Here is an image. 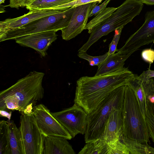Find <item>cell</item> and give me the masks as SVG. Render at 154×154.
<instances>
[{
  "instance_id": "25",
  "label": "cell",
  "mask_w": 154,
  "mask_h": 154,
  "mask_svg": "<svg viewBox=\"0 0 154 154\" xmlns=\"http://www.w3.org/2000/svg\"><path fill=\"white\" fill-rule=\"evenodd\" d=\"M130 154L127 147L119 138L113 143L108 144L107 154Z\"/></svg>"
},
{
  "instance_id": "1",
  "label": "cell",
  "mask_w": 154,
  "mask_h": 154,
  "mask_svg": "<svg viewBox=\"0 0 154 154\" xmlns=\"http://www.w3.org/2000/svg\"><path fill=\"white\" fill-rule=\"evenodd\" d=\"M135 75L124 67L103 75L82 77L76 82L74 103L89 114L113 90L129 84Z\"/></svg>"
},
{
  "instance_id": "36",
  "label": "cell",
  "mask_w": 154,
  "mask_h": 154,
  "mask_svg": "<svg viewBox=\"0 0 154 154\" xmlns=\"http://www.w3.org/2000/svg\"><path fill=\"white\" fill-rule=\"evenodd\" d=\"M5 0H0V4L4 3H5Z\"/></svg>"
},
{
  "instance_id": "8",
  "label": "cell",
  "mask_w": 154,
  "mask_h": 154,
  "mask_svg": "<svg viewBox=\"0 0 154 154\" xmlns=\"http://www.w3.org/2000/svg\"><path fill=\"white\" fill-rule=\"evenodd\" d=\"M51 113L66 130L72 138L78 134H85L88 114L76 103H74L70 107Z\"/></svg>"
},
{
  "instance_id": "14",
  "label": "cell",
  "mask_w": 154,
  "mask_h": 154,
  "mask_svg": "<svg viewBox=\"0 0 154 154\" xmlns=\"http://www.w3.org/2000/svg\"><path fill=\"white\" fill-rule=\"evenodd\" d=\"M122 109H114L111 113L100 139L108 144L119 139L123 127Z\"/></svg>"
},
{
  "instance_id": "24",
  "label": "cell",
  "mask_w": 154,
  "mask_h": 154,
  "mask_svg": "<svg viewBox=\"0 0 154 154\" xmlns=\"http://www.w3.org/2000/svg\"><path fill=\"white\" fill-rule=\"evenodd\" d=\"M78 57L81 58L85 60L89 63V64L91 66H98L102 63L108 56V52L101 56H92L88 55L86 51H78Z\"/></svg>"
},
{
  "instance_id": "16",
  "label": "cell",
  "mask_w": 154,
  "mask_h": 154,
  "mask_svg": "<svg viewBox=\"0 0 154 154\" xmlns=\"http://www.w3.org/2000/svg\"><path fill=\"white\" fill-rule=\"evenodd\" d=\"M130 56L118 52L108 56L104 61L98 66L95 76L104 75L123 69L125 61Z\"/></svg>"
},
{
  "instance_id": "15",
  "label": "cell",
  "mask_w": 154,
  "mask_h": 154,
  "mask_svg": "<svg viewBox=\"0 0 154 154\" xmlns=\"http://www.w3.org/2000/svg\"><path fill=\"white\" fill-rule=\"evenodd\" d=\"M67 139L60 137L47 136L44 141L43 154H75Z\"/></svg>"
},
{
  "instance_id": "7",
  "label": "cell",
  "mask_w": 154,
  "mask_h": 154,
  "mask_svg": "<svg viewBox=\"0 0 154 154\" xmlns=\"http://www.w3.org/2000/svg\"><path fill=\"white\" fill-rule=\"evenodd\" d=\"M18 128L23 154H43L46 136L39 129L33 112L21 113Z\"/></svg>"
},
{
  "instance_id": "37",
  "label": "cell",
  "mask_w": 154,
  "mask_h": 154,
  "mask_svg": "<svg viewBox=\"0 0 154 154\" xmlns=\"http://www.w3.org/2000/svg\"></svg>"
},
{
  "instance_id": "29",
  "label": "cell",
  "mask_w": 154,
  "mask_h": 154,
  "mask_svg": "<svg viewBox=\"0 0 154 154\" xmlns=\"http://www.w3.org/2000/svg\"><path fill=\"white\" fill-rule=\"evenodd\" d=\"M141 56L143 60L149 63L150 65L154 61V50L151 49L144 50L142 52Z\"/></svg>"
},
{
  "instance_id": "23",
  "label": "cell",
  "mask_w": 154,
  "mask_h": 154,
  "mask_svg": "<svg viewBox=\"0 0 154 154\" xmlns=\"http://www.w3.org/2000/svg\"><path fill=\"white\" fill-rule=\"evenodd\" d=\"M8 121L0 122V154H8Z\"/></svg>"
},
{
  "instance_id": "21",
  "label": "cell",
  "mask_w": 154,
  "mask_h": 154,
  "mask_svg": "<svg viewBox=\"0 0 154 154\" xmlns=\"http://www.w3.org/2000/svg\"><path fill=\"white\" fill-rule=\"evenodd\" d=\"M136 75L134 78L130 82L129 84L134 92L140 111L145 119L147 97L141 85L136 79Z\"/></svg>"
},
{
  "instance_id": "31",
  "label": "cell",
  "mask_w": 154,
  "mask_h": 154,
  "mask_svg": "<svg viewBox=\"0 0 154 154\" xmlns=\"http://www.w3.org/2000/svg\"><path fill=\"white\" fill-rule=\"evenodd\" d=\"M140 78L146 79H149L154 77V70H151L150 69L144 71L139 76Z\"/></svg>"
},
{
  "instance_id": "17",
  "label": "cell",
  "mask_w": 154,
  "mask_h": 154,
  "mask_svg": "<svg viewBox=\"0 0 154 154\" xmlns=\"http://www.w3.org/2000/svg\"><path fill=\"white\" fill-rule=\"evenodd\" d=\"M8 154H23L19 128L13 121L8 120Z\"/></svg>"
},
{
  "instance_id": "22",
  "label": "cell",
  "mask_w": 154,
  "mask_h": 154,
  "mask_svg": "<svg viewBox=\"0 0 154 154\" xmlns=\"http://www.w3.org/2000/svg\"><path fill=\"white\" fill-rule=\"evenodd\" d=\"M117 8L114 7L106 8L87 23L85 29H88V33L90 34L95 27L105 20L116 10Z\"/></svg>"
},
{
  "instance_id": "9",
  "label": "cell",
  "mask_w": 154,
  "mask_h": 154,
  "mask_svg": "<svg viewBox=\"0 0 154 154\" xmlns=\"http://www.w3.org/2000/svg\"><path fill=\"white\" fill-rule=\"evenodd\" d=\"M145 19L142 25L119 49L122 54L131 55L141 47L154 42V10L147 12Z\"/></svg>"
},
{
  "instance_id": "20",
  "label": "cell",
  "mask_w": 154,
  "mask_h": 154,
  "mask_svg": "<svg viewBox=\"0 0 154 154\" xmlns=\"http://www.w3.org/2000/svg\"><path fill=\"white\" fill-rule=\"evenodd\" d=\"M108 144L99 139L86 143L79 154H107Z\"/></svg>"
},
{
  "instance_id": "11",
  "label": "cell",
  "mask_w": 154,
  "mask_h": 154,
  "mask_svg": "<svg viewBox=\"0 0 154 154\" xmlns=\"http://www.w3.org/2000/svg\"><path fill=\"white\" fill-rule=\"evenodd\" d=\"M98 1L75 7L68 26L61 30L63 39L68 41L80 34L85 29L89 14Z\"/></svg>"
},
{
  "instance_id": "35",
  "label": "cell",
  "mask_w": 154,
  "mask_h": 154,
  "mask_svg": "<svg viewBox=\"0 0 154 154\" xmlns=\"http://www.w3.org/2000/svg\"><path fill=\"white\" fill-rule=\"evenodd\" d=\"M148 102H149L150 103V104H151V106L152 109V112H153V114L154 115V103H151V102H149V101H148Z\"/></svg>"
},
{
  "instance_id": "10",
  "label": "cell",
  "mask_w": 154,
  "mask_h": 154,
  "mask_svg": "<svg viewBox=\"0 0 154 154\" xmlns=\"http://www.w3.org/2000/svg\"><path fill=\"white\" fill-rule=\"evenodd\" d=\"M32 112L39 129L46 136L60 137L67 140L72 138L66 130L44 104H40L34 106Z\"/></svg>"
},
{
  "instance_id": "19",
  "label": "cell",
  "mask_w": 154,
  "mask_h": 154,
  "mask_svg": "<svg viewBox=\"0 0 154 154\" xmlns=\"http://www.w3.org/2000/svg\"><path fill=\"white\" fill-rule=\"evenodd\" d=\"M75 0H33L26 8L29 11L55 10L57 7Z\"/></svg>"
},
{
  "instance_id": "26",
  "label": "cell",
  "mask_w": 154,
  "mask_h": 154,
  "mask_svg": "<svg viewBox=\"0 0 154 154\" xmlns=\"http://www.w3.org/2000/svg\"><path fill=\"white\" fill-rule=\"evenodd\" d=\"M124 27H122L115 31V34L113 39L109 45L108 56L115 53L117 51V46L119 40L121 32Z\"/></svg>"
},
{
  "instance_id": "27",
  "label": "cell",
  "mask_w": 154,
  "mask_h": 154,
  "mask_svg": "<svg viewBox=\"0 0 154 154\" xmlns=\"http://www.w3.org/2000/svg\"><path fill=\"white\" fill-rule=\"evenodd\" d=\"M102 1V0H75L69 3L57 7L55 9L65 10L72 7H75L76 6L91 2L98 1V3H99Z\"/></svg>"
},
{
  "instance_id": "18",
  "label": "cell",
  "mask_w": 154,
  "mask_h": 154,
  "mask_svg": "<svg viewBox=\"0 0 154 154\" xmlns=\"http://www.w3.org/2000/svg\"><path fill=\"white\" fill-rule=\"evenodd\" d=\"M119 139L125 145L131 154H154V148L148 143L131 140L124 137L122 131Z\"/></svg>"
},
{
  "instance_id": "13",
  "label": "cell",
  "mask_w": 154,
  "mask_h": 154,
  "mask_svg": "<svg viewBox=\"0 0 154 154\" xmlns=\"http://www.w3.org/2000/svg\"><path fill=\"white\" fill-rule=\"evenodd\" d=\"M64 10H44L29 11L27 14L13 18H8L0 22V37L8 31L22 27L38 19L61 12Z\"/></svg>"
},
{
  "instance_id": "32",
  "label": "cell",
  "mask_w": 154,
  "mask_h": 154,
  "mask_svg": "<svg viewBox=\"0 0 154 154\" xmlns=\"http://www.w3.org/2000/svg\"><path fill=\"white\" fill-rule=\"evenodd\" d=\"M12 111H8L6 110L0 109V116L1 117L7 118L8 120H10Z\"/></svg>"
},
{
  "instance_id": "33",
  "label": "cell",
  "mask_w": 154,
  "mask_h": 154,
  "mask_svg": "<svg viewBox=\"0 0 154 154\" xmlns=\"http://www.w3.org/2000/svg\"><path fill=\"white\" fill-rule=\"evenodd\" d=\"M142 3L152 5H154V0H137Z\"/></svg>"
},
{
  "instance_id": "3",
  "label": "cell",
  "mask_w": 154,
  "mask_h": 154,
  "mask_svg": "<svg viewBox=\"0 0 154 154\" xmlns=\"http://www.w3.org/2000/svg\"><path fill=\"white\" fill-rule=\"evenodd\" d=\"M122 112V134L131 140L148 143L150 137L146 122L134 92L129 84L125 86Z\"/></svg>"
},
{
  "instance_id": "5",
  "label": "cell",
  "mask_w": 154,
  "mask_h": 154,
  "mask_svg": "<svg viewBox=\"0 0 154 154\" xmlns=\"http://www.w3.org/2000/svg\"><path fill=\"white\" fill-rule=\"evenodd\" d=\"M125 86H120L113 90L88 115L87 128L85 134L86 143L100 138L112 111L122 108Z\"/></svg>"
},
{
  "instance_id": "28",
  "label": "cell",
  "mask_w": 154,
  "mask_h": 154,
  "mask_svg": "<svg viewBox=\"0 0 154 154\" xmlns=\"http://www.w3.org/2000/svg\"><path fill=\"white\" fill-rule=\"evenodd\" d=\"M33 0H10L9 4L6 7L19 9L20 7H26Z\"/></svg>"
},
{
  "instance_id": "30",
  "label": "cell",
  "mask_w": 154,
  "mask_h": 154,
  "mask_svg": "<svg viewBox=\"0 0 154 154\" xmlns=\"http://www.w3.org/2000/svg\"><path fill=\"white\" fill-rule=\"evenodd\" d=\"M111 0H106L101 5H96L91 10L89 15L90 17L93 15H96L98 13L105 9L107 5Z\"/></svg>"
},
{
  "instance_id": "4",
  "label": "cell",
  "mask_w": 154,
  "mask_h": 154,
  "mask_svg": "<svg viewBox=\"0 0 154 154\" xmlns=\"http://www.w3.org/2000/svg\"><path fill=\"white\" fill-rule=\"evenodd\" d=\"M143 4L137 0H126L105 20L95 27L90 33L86 42L79 51H87L102 36L132 21L139 14Z\"/></svg>"
},
{
  "instance_id": "2",
  "label": "cell",
  "mask_w": 154,
  "mask_h": 154,
  "mask_svg": "<svg viewBox=\"0 0 154 154\" xmlns=\"http://www.w3.org/2000/svg\"><path fill=\"white\" fill-rule=\"evenodd\" d=\"M45 73L31 71L14 84L0 92V109L22 113L29 106L44 97L42 82Z\"/></svg>"
},
{
  "instance_id": "34",
  "label": "cell",
  "mask_w": 154,
  "mask_h": 154,
  "mask_svg": "<svg viewBox=\"0 0 154 154\" xmlns=\"http://www.w3.org/2000/svg\"><path fill=\"white\" fill-rule=\"evenodd\" d=\"M6 6L2 5L1 4L0 5V13H2L5 12L6 11L5 10Z\"/></svg>"
},
{
  "instance_id": "6",
  "label": "cell",
  "mask_w": 154,
  "mask_h": 154,
  "mask_svg": "<svg viewBox=\"0 0 154 154\" xmlns=\"http://www.w3.org/2000/svg\"><path fill=\"white\" fill-rule=\"evenodd\" d=\"M75 8L71 7L61 12L38 19L10 30L0 38V42L38 32L61 30L68 26Z\"/></svg>"
},
{
  "instance_id": "12",
  "label": "cell",
  "mask_w": 154,
  "mask_h": 154,
  "mask_svg": "<svg viewBox=\"0 0 154 154\" xmlns=\"http://www.w3.org/2000/svg\"><path fill=\"white\" fill-rule=\"evenodd\" d=\"M55 30H51L24 35L15 38L16 42L20 45L31 48L41 57L47 55V51L52 43L57 39Z\"/></svg>"
}]
</instances>
